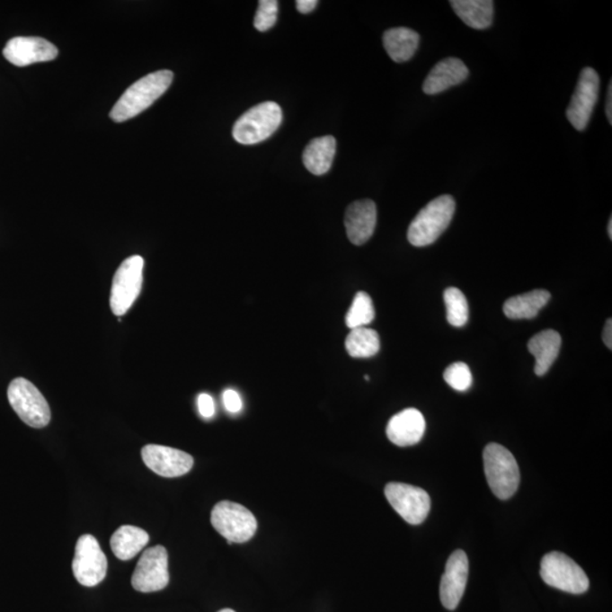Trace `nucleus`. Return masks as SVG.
<instances>
[{
	"mask_svg": "<svg viewBox=\"0 0 612 612\" xmlns=\"http://www.w3.org/2000/svg\"><path fill=\"white\" fill-rule=\"evenodd\" d=\"M560 347L562 337L555 330H544L529 340L528 349L536 359L534 372L537 376H545L550 370L558 358Z\"/></svg>",
	"mask_w": 612,
	"mask_h": 612,
	"instance_id": "6ab92c4d",
	"label": "nucleus"
},
{
	"mask_svg": "<svg viewBox=\"0 0 612 612\" xmlns=\"http://www.w3.org/2000/svg\"><path fill=\"white\" fill-rule=\"evenodd\" d=\"M376 311L370 295L359 292L346 315V325L350 330L366 327L375 320Z\"/></svg>",
	"mask_w": 612,
	"mask_h": 612,
	"instance_id": "a878e982",
	"label": "nucleus"
},
{
	"mask_svg": "<svg viewBox=\"0 0 612 612\" xmlns=\"http://www.w3.org/2000/svg\"><path fill=\"white\" fill-rule=\"evenodd\" d=\"M132 586L137 592L162 591L169 583L168 553L163 545L152 546L141 555L133 572Z\"/></svg>",
	"mask_w": 612,
	"mask_h": 612,
	"instance_id": "9b49d317",
	"label": "nucleus"
},
{
	"mask_svg": "<svg viewBox=\"0 0 612 612\" xmlns=\"http://www.w3.org/2000/svg\"><path fill=\"white\" fill-rule=\"evenodd\" d=\"M145 260L133 255L125 260L112 279L111 307L112 314L121 316L131 309L141 293Z\"/></svg>",
	"mask_w": 612,
	"mask_h": 612,
	"instance_id": "6e6552de",
	"label": "nucleus"
},
{
	"mask_svg": "<svg viewBox=\"0 0 612 612\" xmlns=\"http://www.w3.org/2000/svg\"><path fill=\"white\" fill-rule=\"evenodd\" d=\"M318 4V0H297V8L301 14H309Z\"/></svg>",
	"mask_w": 612,
	"mask_h": 612,
	"instance_id": "2f4dec72",
	"label": "nucleus"
},
{
	"mask_svg": "<svg viewBox=\"0 0 612 612\" xmlns=\"http://www.w3.org/2000/svg\"><path fill=\"white\" fill-rule=\"evenodd\" d=\"M277 17L278 2L276 0H262L254 17V28L260 32H266L276 24Z\"/></svg>",
	"mask_w": 612,
	"mask_h": 612,
	"instance_id": "c85d7f7f",
	"label": "nucleus"
},
{
	"mask_svg": "<svg viewBox=\"0 0 612 612\" xmlns=\"http://www.w3.org/2000/svg\"><path fill=\"white\" fill-rule=\"evenodd\" d=\"M600 91V77L591 67L581 71L576 90L567 108L566 115L577 131H584L591 120Z\"/></svg>",
	"mask_w": 612,
	"mask_h": 612,
	"instance_id": "f8f14e48",
	"label": "nucleus"
},
{
	"mask_svg": "<svg viewBox=\"0 0 612 612\" xmlns=\"http://www.w3.org/2000/svg\"><path fill=\"white\" fill-rule=\"evenodd\" d=\"M347 353L354 359H368L379 353L380 337L367 327L351 329L346 338Z\"/></svg>",
	"mask_w": 612,
	"mask_h": 612,
	"instance_id": "393cba45",
	"label": "nucleus"
},
{
	"mask_svg": "<svg viewBox=\"0 0 612 612\" xmlns=\"http://www.w3.org/2000/svg\"><path fill=\"white\" fill-rule=\"evenodd\" d=\"M336 155V138L332 136L316 137L303 152L304 166L314 175L321 176L329 172Z\"/></svg>",
	"mask_w": 612,
	"mask_h": 612,
	"instance_id": "aec40b11",
	"label": "nucleus"
},
{
	"mask_svg": "<svg viewBox=\"0 0 612 612\" xmlns=\"http://www.w3.org/2000/svg\"><path fill=\"white\" fill-rule=\"evenodd\" d=\"M550 298L551 294L545 289H536L518 295V297L507 299L503 306V314L508 319H533L548 304Z\"/></svg>",
	"mask_w": 612,
	"mask_h": 612,
	"instance_id": "412c9836",
	"label": "nucleus"
},
{
	"mask_svg": "<svg viewBox=\"0 0 612 612\" xmlns=\"http://www.w3.org/2000/svg\"><path fill=\"white\" fill-rule=\"evenodd\" d=\"M149 540V534L145 529L132 525H123L112 534L111 546L117 558L128 562L136 557Z\"/></svg>",
	"mask_w": 612,
	"mask_h": 612,
	"instance_id": "b1692460",
	"label": "nucleus"
},
{
	"mask_svg": "<svg viewBox=\"0 0 612 612\" xmlns=\"http://www.w3.org/2000/svg\"><path fill=\"white\" fill-rule=\"evenodd\" d=\"M198 408L200 414H201L204 419H211L216 413L214 398L208 394L199 395Z\"/></svg>",
	"mask_w": 612,
	"mask_h": 612,
	"instance_id": "7c9ffc66",
	"label": "nucleus"
},
{
	"mask_svg": "<svg viewBox=\"0 0 612 612\" xmlns=\"http://www.w3.org/2000/svg\"><path fill=\"white\" fill-rule=\"evenodd\" d=\"M419 43V33L408 28L390 29L384 34L385 49L396 63H405L413 58Z\"/></svg>",
	"mask_w": 612,
	"mask_h": 612,
	"instance_id": "5701e85b",
	"label": "nucleus"
},
{
	"mask_svg": "<svg viewBox=\"0 0 612 612\" xmlns=\"http://www.w3.org/2000/svg\"><path fill=\"white\" fill-rule=\"evenodd\" d=\"M468 579V558L463 550H456L447 562L440 583V600L448 610H455L466 592Z\"/></svg>",
	"mask_w": 612,
	"mask_h": 612,
	"instance_id": "2eb2a0df",
	"label": "nucleus"
},
{
	"mask_svg": "<svg viewBox=\"0 0 612 612\" xmlns=\"http://www.w3.org/2000/svg\"><path fill=\"white\" fill-rule=\"evenodd\" d=\"M385 494L390 505L407 523L419 525L428 518L431 499L425 490L411 484L390 482L386 485Z\"/></svg>",
	"mask_w": 612,
	"mask_h": 612,
	"instance_id": "9d476101",
	"label": "nucleus"
},
{
	"mask_svg": "<svg viewBox=\"0 0 612 612\" xmlns=\"http://www.w3.org/2000/svg\"><path fill=\"white\" fill-rule=\"evenodd\" d=\"M211 524L227 544H245L258 529L257 519L240 503L224 501L211 511Z\"/></svg>",
	"mask_w": 612,
	"mask_h": 612,
	"instance_id": "39448f33",
	"label": "nucleus"
},
{
	"mask_svg": "<svg viewBox=\"0 0 612 612\" xmlns=\"http://www.w3.org/2000/svg\"><path fill=\"white\" fill-rule=\"evenodd\" d=\"M608 234H609L610 240L612 238V218L610 217L609 224H608Z\"/></svg>",
	"mask_w": 612,
	"mask_h": 612,
	"instance_id": "f704fd0d",
	"label": "nucleus"
},
{
	"mask_svg": "<svg viewBox=\"0 0 612 612\" xmlns=\"http://www.w3.org/2000/svg\"><path fill=\"white\" fill-rule=\"evenodd\" d=\"M444 379L451 388L457 392H466L471 388L473 377L467 364L457 362L451 364L444 372Z\"/></svg>",
	"mask_w": 612,
	"mask_h": 612,
	"instance_id": "cd10ccee",
	"label": "nucleus"
},
{
	"mask_svg": "<svg viewBox=\"0 0 612 612\" xmlns=\"http://www.w3.org/2000/svg\"><path fill=\"white\" fill-rule=\"evenodd\" d=\"M455 209V200L450 195L432 200L412 221L407 232L408 242L416 247L433 244L448 228Z\"/></svg>",
	"mask_w": 612,
	"mask_h": 612,
	"instance_id": "f03ea898",
	"label": "nucleus"
},
{
	"mask_svg": "<svg viewBox=\"0 0 612 612\" xmlns=\"http://www.w3.org/2000/svg\"><path fill=\"white\" fill-rule=\"evenodd\" d=\"M7 397L13 410L29 427L41 429L49 424V404L32 382L16 377L8 387Z\"/></svg>",
	"mask_w": 612,
	"mask_h": 612,
	"instance_id": "423d86ee",
	"label": "nucleus"
},
{
	"mask_svg": "<svg viewBox=\"0 0 612 612\" xmlns=\"http://www.w3.org/2000/svg\"><path fill=\"white\" fill-rule=\"evenodd\" d=\"M377 226V206L372 200H359L350 204L345 214V227L349 240L354 245H363L370 240Z\"/></svg>",
	"mask_w": 612,
	"mask_h": 612,
	"instance_id": "dca6fc26",
	"label": "nucleus"
},
{
	"mask_svg": "<svg viewBox=\"0 0 612 612\" xmlns=\"http://www.w3.org/2000/svg\"><path fill=\"white\" fill-rule=\"evenodd\" d=\"M4 58L17 67L50 62L58 56V47L46 39L38 37H16L7 42L3 50Z\"/></svg>",
	"mask_w": 612,
	"mask_h": 612,
	"instance_id": "4468645a",
	"label": "nucleus"
},
{
	"mask_svg": "<svg viewBox=\"0 0 612 612\" xmlns=\"http://www.w3.org/2000/svg\"><path fill=\"white\" fill-rule=\"evenodd\" d=\"M468 68L461 59L449 58L440 60L429 73L423 84V93L429 95L444 93L463 84L468 77Z\"/></svg>",
	"mask_w": 612,
	"mask_h": 612,
	"instance_id": "a211bd4d",
	"label": "nucleus"
},
{
	"mask_svg": "<svg viewBox=\"0 0 612 612\" xmlns=\"http://www.w3.org/2000/svg\"><path fill=\"white\" fill-rule=\"evenodd\" d=\"M606 115L610 125L612 124V82L610 81L609 88L607 93Z\"/></svg>",
	"mask_w": 612,
	"mask_h": 612,
	"instance_id": "72a5a7b5",
	"label": "nucleus"
},
{
	"mask_svg": "<svg viewBox=\"0 0 612 612\" xmlns=\"http://www.w3.org/2000/svg\"><path fill=\"white\" fill-rule=\"evenodd\" d=\"M73 574L86 588L102 583L107 575V557L99 542L91 534H84L76 542Z\"/></svg>",
	"mask_w": 612,
	"mask_h": 612,
	"instance_id": "1a4fd4ad",
	"label": "nucleus"
},
{
	"mask_svg": "<svg viewBox=\"0 0 612 612\" xmlns=\"http://www.w3.org/2000/svg\"><path fill=\"white\" fill-rule=\"evenodd\" d=\"M366 380L367 381L370 380V377H368V376H366Z\"/></svg>",
	"mask_w": 612,
	"mask_h": 612,
	"instance_id": "e433bc0d",
	"label": "nucleus"
},
{
	"mask_svg": "<svg viewBox=\"0 0 612 612\" xmlns=\"http://www.w3.org/2000/svg\"><path fill=\"white\" fill-rule=\"evenodd\" d=\"M540 575L545 584L560 591L581 594L589 590L590 581L585 572L574 560L558 551L542 558Z\"/></svg>",
	"mask_w": 612,
	"mask_h": 612,
	"instance_id": "0eeeda50",
	"label": "nucleus"
},
{
	"mask_svg": "<svg viewBox=\"0 0 612 612\" xmlns=\"http://www.w3.org/2000/svg\"><path fill=\"white\" fill-rule=\"evenodd\" d=\"M444 301L449 324L456 328L466 325L470 316V310H468L467 299L462 290L456 288H447L444 293Z\"/></svg>",
	"mask_w": 612,
	"mask_h": 612,
	"instance_id": "bb28decb",
	"label": "nucleus"
},
{
	"mask_svg": "<svg viewBox=\"0 0 612 612\" xmlns=\"http://www.w3.org/2000/svg\"><path fill=\"white\" fill-rule=\"evenodd\" d=\"M281 121L283 111L278 103H259L237 120L233 128V137L241 145H257L271 137L279 129Z\"/></svg>",
	"mask_w": 612,
	"mask_h": 612,
	"instance_id": "20e7f679",
	"label": "nucleus"
},
{
	"mask_svg": "<svg viewBox=\"0 0 612 612\" xmlns=\"http://www.w3.org/2000/svg\"><path fill=\"white\" fill-rule=\"evenodd\" d=\"M143 462L155 475L178 477L192 470L194 459L185 451L160 445H147L141 451Z\"/></svg>",
	"mask_w": 612,
	"mask_h": 612,
	"instance_id": "ddd939ff",
	"label": "nucleus"
},
{
	"mask_svg": "<svg viewBox=\"0 0 612 612\" xmlns=\"http://www.w3.org/2000/svg\"><path fill=\"white\" fill-rule=\"evenodd\" d=\"M173 79V73L168 69L147 74L125 91L112 108L111 119L123 123L141 114L166 93Z\"/></svg>",
	"mask_w": 612,
	"mask_h": 612,
	"instance_id": "f257e3e1",
	"label": "nucleus"
},
{
	"mask_svg": "<svg viewBox=\"0 0 612 612\" xmlns=\"http://www.w3.org/2000/svg\"><path fill=\"white\" fill-rule=\"evenodd\" d=\"M223 402L226 410L229 413L236 414L240 413L243 408V402L240 394L234 389L225 390L223 394Z\"/></svg>",
	"mask_w": 612,
	"mask_h": 612,
	"instance_id": "c756f323",
	"label": "nucleus"
},
{
	"mask_svg": "<svg viewBox=\"0 0 612 612\" xmlns=\"http://www.w3.org/2000/svg\"><path fill=\"white\" fill-rule=\"evenodd\" d=\"M450 5L468 27L475 30L492 27L494 12L492 0H451Z\"/></svg>",
	"mask_w": 612,
	"mask_h": 612,
	"instance_id": "4be33fe9",
	"label": "nucleus"
},
{
	"mask_svg": "<svg viewBox=\"0 0 612 612\" xmlns=\"http://www.w3.org/2000/svg\"><path fill=\"white\" fill-rule=\"evenodd\" d=\"M603 341H605L608 349H612V320H607L605 329H603Z\"/></svg>",
	"mask_w": 612,
	"mask_h": 612,
	"instance_id": "473e14b6",
	"label": "nucleus"
},
{
	"mask_svg": "<svg viewBox=\"0 0 612 612\" xmlns=\"http://www.w3.org/2000/svg\"><path fill=\"white\" fill-rule=\"evenodd\" d=\"M427 428L424 416L416 408H406L390 419L387 437L394 445L408 447L419 444Z\"/></svg>",
	"mask_w": 612,
	"mask_h": 612,
	"instance_id": "f3484780",
	"label": "nucleus"
},
{
	"mask_svg": "<svg viewBox=\"0 0 612 612\" xmlns=\"http://www.w3.org/2000/svg\"><path fill=\"white\" fill-rule=\"evenodd\" d=\"M484 472L494 496L507 501L519 485V467L514 455L499 444H489L483 451Z\"/></svg>",
	"mask_w": 612,
	"mask_h": 612,
	"instance_id": "7ed1b4c3",
	"label": "nucleus"
},
{
	"mask_svg": "<svg viewBox=\"0 0 612 612\" xmlns=\"http://www.w3.org/2000/svg\"><path fill=\"white\" fill-rule=\"evenodd\" d=\"M218 612H236V611H234L233 609H223Z\"/></svg>",
	"mask_w": 612,
	"mask_h": 612,
	"instance_id": "c9c22d12",
	"label": "nucleus"
}]
</instances>
